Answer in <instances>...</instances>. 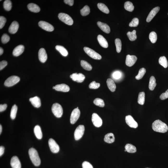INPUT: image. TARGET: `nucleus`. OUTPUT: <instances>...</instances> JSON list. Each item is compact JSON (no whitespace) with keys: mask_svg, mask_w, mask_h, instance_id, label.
<instances>
[{"mask_svg":"<svg viewBox=\"0 0 168 168\" xmlns=\"http://www.w3.org/2000/svg\"><path fill=\"white\" fill-rule=\"evenodd\" d=\"M152 128L154 131L161 133H166L168 130L167 124L159 120H156L153 122Z\"/></svg>","mask_w":168,"mask_h":168,"instance_id":"1","label":"nucleus"},{"mask_svg":"<svg viewBox=\"0 0 168 168\" xmlns=\"http://www.w3.org/2000/svg\"><path fill=\"white\" fill-rule=\"evenodd\" d=\"M30 158L35 166H38L41 164V160L35 148H31L28 151Z\"/></svg>","mask_w":168,"mask_h":168,"instance_id":"2","label":"nucleus"},{"mask_svg":"<svg viewBox=\"0 0 168 168\" xmlns=\"http://www.w3.org/2000/svg\"><path fill=\"white\" fill-rule=\"evenodd\" d=\"M52 111L54 115L57 118H60L63 114L62 107L58 103L54 104L52 107Z\"/></svg>","mask_w":168,"mask_h":168,"instance_id":"3","label":"nucleus"},{"mask_svg":"<svg viewBox=\"0 0 168 168\" xmlns=\"http://www.w3.org/2000/svg\"><path fill=\"white\" fill-rule=\"evenodd\" d=\"M58 17L61 21L64 22L66 24L72 25L73 24L74 21L73 19L67 14L60 13L59 14Z\"/></svg>","mask_w":168,"mask_h":168,"instance_id":"4","label":"nucleus"},{"mask_svg":"<svg viewBox=\"0 0 168 168\" xmlns=\"http://www.w3.org/2000/svg\"><path fill=\"white\" fill-rule=\"evenodd\" d=\"M85 53L93 59L100 60L101 59V55L94 50L88 47H85L83 48Z\"/></svg>","mask_w":168,"mask_h":168,"instance_id":"5","label":"nucleus"},{"mask_svg":"<svg viewBox=\"0 0 168 168\" xmlns=\"http://www.w3.org/2000/svg\"><path fill=\"white\" fill-rule=\"evenodd\" d=\"M20 77L16 76H12L8 78L4 82L5 86L7 87H11L16 85L20 81Z\"/></svg>","mask_w":168,"mask_h":168,"instance_id":"6","label":"nucleus"},{"mask_svg":"<svg viewBox=\"0 0 168 168\" xmlns=\"http://www.w3.org/2000/svg\"><path fill=\"white\" fill-rule=\"evenodd\" d=\"M85 130V126L83 125H80L76 129L74 133V138L75 140L80 139L83 135Z\"/></svg>","mask_w":168,"mask_h":168,"instance_id":"7","label":"nucleus"},{"mask_svg":"<svg viewBox=\"0 0 168 168\" xmlns=\"http://www.w3.org/2000/svg\"><path fill=\"white\" fill-rule=\"evenodd\" d=\"M49 146L51 151L54 153H57L59 152L60 147L59 146L53 139L51 138L48 141Z\"/></svg>","mask_w":168,"mask_h":168,"instance_id":"8","label":"nucleus"},{"mask_svg":"<svg viewBox=\"0 0 168 168\" xmlns=\"http://www.w3.org/2000/svg\"><path fill=\"white\" fill-rule=\"evenodd\" d=\"M80 112L78 108L74 109L71 114L70 122L71 124H75L78 120L80 116Z\"/></svg>","mask_w":168,"mask_h":168,"instance_id":"9","label":"nucleus"},{"mask_svg":"<svg viewBox=\"0 0 168 168\" xmlns=\"http://www.w3.org/2000/svg\"><path fill=\"white\" fill-rule=\"evenodd\" d=\"M92 120L93 124L96 127H100L102 126V120L97 114L94 113L93 114Z\"/></svg>","mask_w":168,"mask_h":168,"instance_id":"10","label":"nucleus"},{"mask_svg":"<svg viewBox=\"0 0 168 168\" xmlns=\"http://www.w3.org/2000/svg\"><path fill=\"white\" fill-rule=\"evenodd\" d=\"M38 25L42 29L47 31L51 32L54 31V29L53 26L52 25L45 21H40L38 23Z\"/></svg>","mask_w":168,"mask_h":168,"instance_id":"11","label":"nucleus"},{"mask_svg":"<svg viewBox=\"0 0 168 168\" xmlns=\"http://www.w3.org/2000/svg\"><path fill=\"white\" fill-rule=\"evenodd\" d=\"M70 77L74 81L80 83L83 82L85 78V76L83 74L77 73L73 74L70 75Z\"/></svg>","mask_w":168,"mask_h":168,"instance_id":"12","label":"nucleus"},{"mask_svg":"<svg viewBox=\"0 0 168 168\" xmlns=\"http://www.w3.org/2000/svg\"><path fill=\"white\" fill-rule=\"evenodd\" d=\"M137 58L135 55H127L126 61V66L129 67H131L135 64Z\"/></svg>","mask_w":168,"mask_h":168,"instance_id":"13","label":"nucleus"},{"mask_svg":"<svg viewBox=\"0 0 168 168\" xmlns=\"http://www.w3.org/2000/svg\"><path fill=\"white\" fill-rule=\"evenodd\" d=\"M126 122L130 127L136 128L138 127V124L137 122L131 115H128L126 117Z\"/></svg>","mask_w":168,"mask_h":168,"instance_id":"14","label":"nucleus"},{"mask_svg":"<svg viewBox=\"0 0 168 168\" xmlns=\"http://www.w3.org/2000/svg\"><path fill=\"white\" fill-rule=\"evenodd\" d=\"M39 59L41 62H45L46 61L47 56L46 52L45 49L43 48H41L38 52Z\"/></svg>","mask_w":168,"mask_h":168,"instance_id":"15","label":"nucleus"},{"mask_svg":"<svg viewBox=\"0 0 168 168\" xmlns=\"http://www.w3.org/2000/svg\"><path fill=\"white\" fill-rule=\"evenodd\" d=\"M10 164L12 168H21V164L17 156H13L11 160Z\"/></svg>","mask_w":168,"mask_h":168,"instance_id":"16","label":"nucleus"},{"mask_svg":"<svg viewBox=\"0 0 168 168\" xmlns=\"http://www.w3.org/2000/svg\"><path fill=\"white\" fill-rule=\"evenodd\" d=\"M55 89L57 91L66 92L69 91L70 88L68 85L65 84H61L57 85L55 86Z\"/></svg>","mask_w":168,"mask_h":168,"instance_id":"17","label":"nucleus"},{"mask_svg":"<svg viewBox=\"0 0 168 168\" xmlns=\"http://www.w3.org/2000/svg\"><path fill=\"white\" fill-rule=\"evenodd\" d=\"M160 8L159 7H155L150 11L146 19V21L147 22H150L151 21L152 19L154 17L156 14L160 10Z\"/></svg>","mask_w":168,"mask_h":168,"instance_id":"18","label":"nucleus"},{"mask_svg":"<svg viewBox=\"0 0 168 168\" xmlns=\"http://www.w3.org/2000/svg\"><path fill=\"white\" fill-rule=\"evenodd\" d=\"M19 27V24L17 21H14L12 22L9 28V33L11 34H15L18 30Z\"/></svg>","mask_w":168,"mask_h":168,"instance_id":"19","label":"nucleus"},{"mask_svg":"<svg viewBox=\"0 0 168 168\" xmlns=\"http://www.w3.org/2000/svg\"><path fill=\"white\" fill-rule=\"evenodd\" d=\"M24 47L23 45L17 46L14 49L12 54L14 56H18L21 55L24 51Z\"/></svg>","mask_w":168,"mask_h":168,"instance_id":"20","label":"nucleus"},{"mask_svg":"<svg viewBox=\"0 0 168 168\" xmlns=\"http://www.w3.org/2000/svg\"><path fill=\"white\" fill-rule=\"evenodd\" d=\"M97 25L104 32L108 34L110 32V28L108 25L100 22H98Z\"/></svg>","mask_w":168,"mask_h":168,"instance_id":"21","label":"nucleus"},{"mask_svg":"<svg viewBox=\"0 0 168 168\" xmlns=\"http://www.w3.org/2000/svg\"><path fill=\"white\" fill-rule=\"evenodd\" d=\"M29 101L34 107L39 108L41 106V101L40 99L37 96L30 98Z\"/></svg>","mask_w":168,"mask_h":168,"instance_id":"22","label":"nucleus"},{"mask_svg":"<svg viewBox=\"0 0 168 168\" xmlns=\"http://www.w3.org/2000/svg\"><path fill=\"white\" fill-rule=\"evenodd\" d=\"M97 38L98 42L101 47L106 48L108 47V43L104 36L101 35H99L98 36Z\"/></svg>","mask_w":168,"mask_h":168,"instance_id":"23","label":"nucleus"},{"mask_svg":"<svg viewBox=\"0 0 168 168\" xmlns=\"http://www.w3.org/2000/svg\"><path fill=\"white\" fill-rule=\"evenodd\" d=\"M115 138L114 135L112 133H109L106 134L104 138V140L108 143L111 144L114 142Z\"/></svg>","mask_w":168,"mask_h":168,"instance_id":"24","label":"nucleus"},{"mask_svg":"<svg viewBox=\"0 0 168 168\" xmlns=\"http://www.w3.org/2000/svg\"><path fill=\"white\" fill-rule=\"evenodd\" d=\"M28 8L30 11L34 12H39L40 11L39 6L34 3H30L28 4Z\"/></svg>","mask_w":168,"mask_h":168,"instance_id":"25","label":"nucleus"},{"mask_svg":"<svg viewBox=\"0 0 168 168\" xmlns=\"http://www.w3.org/2000/svg\"><path fill=\"white\" fill-rule=\"evenodd\" d=\"M34 131L35 135L38 139H42V134L40 126L38 125H36L35 127Z\"/></svg>","mask_w":168,"mask_h":168,"instance_id":"26","label":"nucleus"},{"mask_svg":"<svg viewBox=\"0 0 168 168\" xmlns=\"http://www.w3.org/2000/svg\"><path fill=\"white\" fill-rule=\"evenodd\" d=\"M107 83L108 87L110 91L112 92H115L116 86L113 80L111 79H108L107 80Z\"/></svg>","mask_w":168,"mask_h":168,"instance_id":"27","label":"nucleus"},{"mask_svg":"<svg viewBox=\"0 0 168 168\" xmlns=\"http://www.w3.org/2000/svg\"><path fill=\"white\" fill-rule=\"evenodd\" d=\"M55 48L63 56H66L68 55V53L67 50L62 46L57 45L55 47Z\"/></svg>","mask_w":168,"mask_h":168,"instance_id":"28","label":"nucleus"},{"mask_svg":"<svg viewBox=\"0 0 168 168\" xmlns=\"http://www.w3.org/2000/svg\"><path fill=\"white\" fill-rule=\"evenodd\" d=\"M156 82V80L155 77L153 76H152L150 77L149 84V88L151 91H153L156 87L157 85Z\"/></svg>","mask_w":168,"mask_h":168,"instance_id":"29","label":"nucleus"},{"mask_svg":"<svg viewBox=\"0 0 168 168\" xmlns=\"http://www.w3.org/2000/svg\"><path fill=\"white\" fill-rule=\"evenodd\" d=\"M125 150L127 152L129 153H133L136 151V148L135 146L132 144H127L125 147Z\"/></svg>","mask_w":168,"mask_h":168,"instance_id":"30","label":"nucleus"},{"mask_svg":"<svg viewBox=\"0 0 168 168\" xmlns=\"http://www.w3.org/2000/svg\"><path fill=\"white\" fill-rule=\"evenodd\" d=\"M98 7L101 11L106 14L109 13V10L108 8L105 4L103 3H98L97 5Z\"/></svg>","mask_w":168,"mask_h":168,"instance_id":"31","label":"nucleus"},{"mask_svg":"<svg viewBox=\"0 0 168 168\" xmlns=\"http://www.w3.org/2000/svg\"><path fill=\"white\" fill-rule=\"evenodd\" d=\"M145 93L144 92H141L139 93L138 102L141 105H143L145 104Z\"/></svg>","mask_w":168,"mask_h":168,"instance_id":"32","label":"nucleus"},{"mask_svg":"<svg viewBox=\"0 0 168 168\" xmlns=\"http://www.w3.org/2000/svg\"><path fill=\"white\" fill-rule=\"evenodd\" d=\"M124 8L125 9L128 11L131 12L134 10V6L132 3L130 1H127L124 4Z\"/></svg>","mask_w":168,"mask_h":168,"instance_id":"33","label":"nucleus"},{"mask_svg":"<svg viewBox=\"0 0 168 168\" xmlns=\"http://www.w3.org/2000/svg\"><path fill=\"white\" fill-rule=\"evenodd\" d=\"M81 65L82 67L86 70L90 71L92 69V67L91 65L87 61L83 60H82L81 61Z\"/></svg>","mask_w":168,"mask_h":168,"instance_id":"34","label":"nucleus"},{"mask_svg":"<svg viewBox=\"0 0 168 168\" xmlns=\"http://www.w3.org/2000/svg\"><path fill=\"white\" fill-rule=\"evenodd\" d=\"M159 64L164 68L168 67V62L167 58L165 56L161 57L159 59Z\"/></svg>","mask_w":168,"mask_h":168,"instance_id":"35","label":"nucleus"},{"mask_svg":"<svg viewBox=\"0 0 168 168\" xmlns=\"http://www.w3.org/2000/svg\"><path fill=\"white\" fill-rule=\"evenodd\" d=\"M127 35L130 40L131 41H134L137 39V36L136 35V31L135 30H134L132 32L129 31Z\"/></svg>","mask_w":168,"mask_h":168,"instance_id":"36","label":"nucleus"},{"mask_svg":"<svg viewBox=\"0 0 168 168\" xmlns=\"http://www.w3.org/2000/svg\"><path fill=\"white\" fill-rule=\"evenodd\" d=\"M4 8L7 11L11 10L12 7L11 1L10 0H6L4 3Z\"/></svg>","mask_w":168,"mask_h":168,"instance_id":"37","label":"nucleus"},{"mask_svg":"<svg viewBox=\"0 0 168 168\" xmlns=\"http://www.w3.org/2000/svg\"><path fill=\"white\" fill-rule=\"evenodd\" d=\"M17 110V106L16 105L12 106L11 111L10 117L12 120L15 119L16 117Z\"/></svg>","mask_w":168,"mask_h":168,"instance_id":"38","label":"nucleus"},{"mask_svg":"<svg viewBox=\"0 0 168 168\" xmlns=\"http://www.w3.org/2000/svg\"><path fill=\"white\" fill-rule=\"evenodd\" d=\"M90 12V8L88 5H86L80 10L81 14L83 16H86L89 14Z\"/></svg>","mask_w":168,"mask_h":168,"instance_id":"39","label":"nucleus"},{"mask_svg":"<svg viewBox=\"0 0 168 168\" xmlns=\"http://www.w3.org/2000/svg\"><path fill=\"white\" fill-rule=\"evenodd\" d=\"M146 72V70L145 68H141L139 71L138 74L135 77V79L138 80H140L143 77Z\"/></svg>","mask_w":168,"mask_h":168,"instance_id":"40","label":"nucleus"},{"mask_svg":"<svg viewBox=\"0 0 168 168\" xmlns=\"http://www.w3.org/2000/svg\"><path fill=\"white\" fill-rule=\"evenodd\" d=\"M149 37L152 43H154L156 42L157 39V35L156 33L154 31H152L150 33Z\"/></svg>","mask_w":168,"mask_h":168,"instance_id":"41","label":"nucleus"},{"mask_svg":"<svg viewBox=\"0 0 168 168\" xmlns=\"http://www.w3.org/2000/svg\"><path fill=\"white\" fill-rule=\"evenodd\" d=\"M115 43L117 51L118 53H119L121 50V41L120 39L117 38L115 40Z\"/></svg>","mask_w":168,"mask_h":168,"instance_id":"42","label":"nucleus"},{"mask_svg":"<svg viewBox=\"0 0 168 168\" xmlns=\"http://www.w3.org/2000/svg\"><path fill=\"white\" fill-rule=\"evenodd\" d=\"M93 103L96 105L100 107H104L105 106L104 101L102 99L96 98L93 101Z\"/></svg>","mask_w":168,"mask_h":168,"instance_id":"43","label":"nucleus"},{"mask_svg":"<svg viewBox=\"0 0 168 168\" xmlns=\"http://www.w3.org/2000/svg\"><path fill=\"white\" fill-rule=\"evenodd\" d=\"M139 19L137 18H134L129 23V26L130 27H136L139 25Z\"/></svg>","mask_w":168,"mask_h":168,"instance_id":"44","label":"nucleus"},{"mask_svg":"<svg viewBox=\"0 0 168 168\" xmlns=\"http://www.w3.org/2000/svg\"><path fill=\"white\" fill-rule=\"evenodd\" d=\"M100 85V84L99 83H96L95 81H93L90 84L89 87L90 89H96L99 88Z\"/></svg>","mask_w":168,"mask_h":168,"instance_id":"45","label":"nucleus"},{"mask_svg":"<svg viewBox=\"0 0 168 168\" xmlns=\"http://www.w3.org/2000/svg\"><path fill=\"white\" fill-rule=\"evenodd\" d=\"M10 38L7 34H4L1 37V41L2 43L5 44L8 42L10 40Z\"/></svg>","mask_w":168,"mask_h":168,"instance_id":"46","label":"nucleus"},{"mask_svg":"<svg viewBox=\"0 0 168 168\" xmlns=\"http://www.w3.org/2000/svg\"><path fill=\"white\" fill-rule=\"evenodd\" d=\"M6 22V19L4 17H0V29H1L4 26Z\"/></svg>","mask_w":168,"mask_h":168,"instance_id":"47","label":"nucleus"},{"mask_svg":"<svg viewBox=\"0 0 168 168\" xmlns=\"http://www.w3.org/2000/svg\"><path fill=\"white\" fill-rule=\"evenodd\" d=\"M82 165L83 168H93L92 165L87 161H84Z\"/></svg>","mask_w":168,"mask_h":168,"instance_id":"48","label":"nucleus"},{"mask_svg":"<svg viewBox=\"0 0 168 168\" xmlns=\"http://www.w3.org/2000/svg\"><path fill=\"white\" fill-rule=\"evenodd\" d=\"M168 98V89L166 91L165 93L161 94L160 96V99L161 100H164Z\"/></svg>","mask_w":168,"mask_h":168,"instance_id":"49","label":"nucleus"},{"mask_svg":"<svg viewBox=\"0 0 168 168\" xmlns=\"http://www.w3.org/2000/svg\"><path fill=\"white\" fill-rule=\"evenodd\" d=\"M121 74L119 71H115L113 74V77L115 79H118L121 77Z\"/></svg>","mask_w":168,"mask_h":168,"instance_id":"50","label":"nucleus"},{"mask_svg":"<svg viewBox=\"0 0 168 168\" xmlns=\"http://www.w3.org/2000/svg\"><path fill=\"white\" fill-rule=\"evenodd\" d=\"M8 63L5 61H3L0 62V70H1L3 69L4 67L7 66Z\"/></svg>","mask_w":168,"mask_h":168,"instance_id":"51","label":"nucleus"},{"mask_svg":"<svg viewBox=\"0 0 168 168\" xmlns=\"http://www.w3.org/2000/svg\"><path fill=\"white\" fill-rule=\"evenodd\" d=\"M7 106V104H4L3 105L1 104L0 105V112H1L4 111L6 110Z\"/></svg>","mask_w":168,"mask_h":168,"instance_id":"52","label":"nucleus"},{"mask_svg":"<svg viewBox=\"0 0 168 168\" xmlns=\"http://www.w3.org/2000/svg\"><path fill=\"white\" fill-rule=\"evenodd\" d=\"M64 2L66 4H68L69 6H72L73 5L74 3L73 0H64Z\"/></svg>","mask_w":168,"mask_h":168,"instance_id":"53","label":"nucleus"},{"mask_svg":"<svg viewBox=\"0 0 168 168\" xmlns=\"http://www.w3.org/2000/svg\"><path fill=\"white\" fill-rule=\"evenodd\" d=\"M4 147L1 146L0 147V156H1L4 153Z\"/></svg>","mask_w":168,"mask_h":168,"instance_id":"54","label":"nucleus"},{"mask_svg":"<svg viewBox=\"0 0 168 168\" xmlns=\"http://www.w3.org/2000/svg\"><path fill=\"white\" fill-rule=\"evenodd\" d=\"M3 52H4V50H3L2 48L1 47V48H0V55H2Z\"/></svg>","mask_w":168,"mask_h":168,"instance_id":"55","label":"nucleus"},{"mask_svg":"<svg viewBox=\"0 0 168 168\" xmlns=\"http://www.w3.org/2000/svg\"><path fill=\"white\" fill-rule=\"evenodd\" d=\"M2 127L1 125H0V134H1L2 132Z\"/></svg>","mask_w":168,"mask_h":168,"instance_id":"56","label":"nucleus"},{"mask_svg":"<svg viewBox=\"0 0 168 168\" xmlns=\"http://www.w3.org/2000/svg\"><path fill=\"white\" fill-rule=\"evenodd\" d=\"M53 89H55V86L53 87Z\"/></svg>","mask_w":168,"mask_h":168,"instance_id":"57","label":"nucleus"},{"mask_svg":"<svg viewBox=\"0 0 168 168\" xmlns=\"http://www.w3.org/2000/svg\"><path fill=\"white\" fill-rule=\"evenodd\" d=\"M125 151H126V150H125Z\"/></svg>","mask_w":168,"mask_h":168,"instance_id":"58","label":"nucleus"},{"mask_svg":"<svg viewBox=\"0 0 168 168\" xmlns=\"http://www.w3.org/2000/svg\"><path fill=\"white\" fill-rule=\"evenodd\" d=\"M77 108H78V107H77Z\"/></svg>","mask_w":168,"mask_h":168,"instance_id":"59","label":"nucleus"},{"mask_svg":"<svg viewBox=\"0 0 168 168\" xmlns=\"http://www.w3.org/2000/svg\"></svg>","mask_w":168,"mask_h":168,"instance_id":"60","label":"nucleus"},{"mask_svg":"<svg viewBox=\"0 0 168 168\" xmlns=\"http://www.w3.org/2000/svg\"></svg>","mask_w":168,"mask_h":168,"instance_id":"61","label":"nucleus"}]
</instances>
